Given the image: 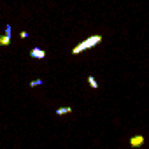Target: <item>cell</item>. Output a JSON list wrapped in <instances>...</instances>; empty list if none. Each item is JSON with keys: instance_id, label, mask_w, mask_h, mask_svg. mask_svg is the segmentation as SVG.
Listing matches in <instances>:
<instances>
[{"instance_id": "1", "label": "cell", "mask_w": 149, "mask_h": 149, "mask_svg": "<svg viewBox=\"0 0 149 149\" xmlns=\"http://www.w3.org/2000/svg\"><path fill=\"white\" fill-rule=\"evenodd\" d=\"M100 42H102V35H91V37H90V39H86L84 42L77 44L76 47L72 49V53H74V54H79V53H83V51H86V49H90V47H93V46L100 44Z\"/></svg>"}, {"instance_id": "2", "label": "cell", "mask_w": 149, "mask_h": 149, "mask_svg": "<svg viewBox=\"0 0 149 149\" xmlns=\"http://www.w3.org/2000/svg\"><path fill=\"white\" fill-rule=\"evenodd\" d=\"M144 142H146V139L142 135H133L130 139V146L132 147H140V146H144Z\"/></svg>"}, {"instance_id": "3", "label": "cell", "mask_w": 149, "mask_h": 149, "mask_svg": "<svg viewBox=\"0 0 149 149\" xmlns=\"http://www.w3.org/2000/svg\"><path fill=\"white\" fill-rule=\"evenodd\" d=\"M30 56H32V58H37V60H44V58H46V51L40 49V47H33V49L30 51Z\"/></svg>"}, {"instance_id": "4", "label": "cell", "mask_w": 149, "mask_h": 149, "mask_svg": "<svg viewBox=\"0 0 149 149\" xmlns=\"http://www.w3.org/2000/svg\"><path fill=\"white\" fill-rule=\"evenodd\" d=\"M9 44H11V35L9 33H6V35L0 37V46H9Z\"/></svg>"}, {"instance_id": "5", "label": "cell", "mask_w": 149, "mask_h": 149, "mask_svg": "<svg viewBox=\"0 0 149 149\" xmlns=\"http://www.w3.org/2000/svg\"><path fill=\"white\" fill-rule=\"evenodd\" d=\"M68 112H72V107H60V109H56V114L58 116H65Z\"/></svg>"}, {"instance_id": "6", "label": "cell", "mask_w": 149, "mask_h": 149, "mask_svg": "<svg viewBox=\"0 0 149 149\" xmlns=\"http://www.w3.org/2000/svg\"><path fill=\"white\" fill-rule=\"evenodd\" d=\"M88 83H90V86H91L93 90H97V88H98V83L95 81V77H93V76H90V77H88Z\"/></svg>"}, {"instance_id": "7", "label": "cell", "mask_w": 149, "mask_h": 149, "mask_svg": "<svg viewBox=\"0 0 149 149\" xmlns=\"http://www.w3.org/2000/svg\"><path fill=\"white\" fill-rule=\"evenodd\" d=\"M39 84H42V79H35V81H32V83H30V86H32V88H35V86H39Z\"/></svg>"}, {"instance_id": "8", "label": "cell", "mask_w": 149, "mask_h": 149, "mask_svg": "<svg viewBox=\"0 0 149 149\" xmlns=\"http://www.w3.org/2000/svg\"><path fill=\"white\" fill-rule=\"evenodd\" d=\"M19 37H21V39H26V37H28V33H26V32H21V33H19Z\"/></svg>"}]
</instances>
